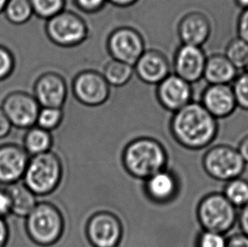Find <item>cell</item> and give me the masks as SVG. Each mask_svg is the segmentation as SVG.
<instances>
[{
	"label": "cell",
	"instance_id": "obj_1",
	"mask_svg": "<svg viewBox=\"0 0 248 247\" xmlns=\"http://www.w3.org/2000/svg\"><path fill=\"white\" fill-rule=\"evenodd\" d=\"M218 121L201 103L191 102L173 114L170 130L175 140L191 150L209 146L218 134Z\"/></svg>",
	"mask_w": 248,
	"mask_h": 247
},
{
	"label": "cell",
	"instance_id": "obj_2",
	"mask_svg": "<svg viewBox=\"0 0 248 247\" xmlns=\"http://www.w3.org/2000/svg\"><path fill=\"white\" fill-rule=\"evenodd\" d=\"M122 161L131 176L144 180L165 170L167 153L159 141L149 137L132 140L124 148Z\"/></svg>",
	"mask_w": 248,
	"mask_h": 247
},
{
	"label": "cell",
	"instance_id": "obj_3",
	"mask_svg": "<svg viewBox=\"0 0 248 247\" xmlns=\"http://www.w3.org/2000/svg\"><path fill=\"white\" fill-rule=\"evenodd\" d=\"M62 174L61 158L49 151L30 157L22 180L36 196H47L60 185Z\"/></svg>",
	"mask_w": 248,
	"mask_h": 247
},
{
	"label": "cell",
	"instance_id": "obj_4",
	"mask_svg": "<svg viewBox=\"0 0 248 247\" xmlns=\"http://www.w3.org/2000/svg\"><path fill=\"white\" fill-rule=\"evenodd\" d=\"M26 218L28 236L35 244L41 247L55 244L64 233V217L54 204L37 203Z\"/></svg>",
	"mask_w": 248,
	"mask_h": 247
},
{
	"label": "cell",
	"instance_id": "obj_5",
	"mask_svg": "<svg viewBox=\"0 0 248 247\" xmlns=\"http://www.w3.org/2000/svg\"><path fill=\"white\" fill-rule=\"evenodd\" d=\"M237 208L223 193L214 192L205 196L198 204L197 216L203 231L225 234L237 223Z\"/></svg>",
	"mask_w": 248,
	"mask_h": 247
},
{
	"label": "cell",
	"instance_id": "obj_6",
	"mask_svg": "<svg viewBox=\"0 0 248 247\" xmlns=\"http://www.w3.org/2000/svg\"><path fill=\"white\" fill-rule=\"evenodd\" d=\"M45 33L56 46L75 47L86 42L89 36V27L78 14L64 10L46 20Z\"/></svg>",
	"mask_w": 248,
	"mask_h": 247
},
{
	"label": "cell",
	"instance_id": "obj_7",
	"mask_svg": "<svg viewBox=\"0 0 248 247\" xmlns=\"http://www.w3.org/2000/svg\"><path fill=\"white\" fill-rule=\"evenodd\" d=\"M205 172L215 181H228L242 177L246 164L237 148L219 144L209 148L202 157Z\"/></svg>",
	"mask_w": 248,
	"mask_h": 247
},
{
	"label": "cell",
	"instance_id": "obj_8",
	"mask_svg": "<svg viewBox=\"0 0 248 247\" xmlns=\"http://www.w3.org/2000/svg\"><path fill=\"white\" fill-rule=\"evenodd\" d=\"M108 53L111 59L134 66L146 51L141 34L131 27H118L111 31L107 39Z\"/></svg>",
	"mask_w": 248,
	"mask_h": 247
},
{
	"label": "cell",
	"instance_id": "obj_9",
	"mask_svg": "<svg viewBox=\"0 0 248 247\" xmlns=\"http://www.w3.org/2000/svg\"><path fill=\"white\" fill-rule=\"evenodd\" d=\"M71 89L76 99L87 107L105 104L110 96V86L97 70H82L74 77Z\"/></svg>",
	"mask_w": 248,
	"mask_h": 247
},
{
	"label": "cell",
	"instance_id": "obj_10",
	"mask_svg": "<svg viewBox=\"0 0 248 247\" xmlns=\"http://www.w3.org/2000/svg\"><path fill=\"white\" fill-rule=\"evenodd\" d=\"M0 108L12 126L30 129L37 124L41 106L33 95L23 91H15L3 98Z\"/></svg>",
	"mask_w": 248,
	"mask_h": 247
},
{
	"label": "cell",
	"instance_id": "obj_11",
	"mask_svg": "<svg viewBox=\"0 0 248 247\" xmlns=\"http://www.w3.org/2000/svg\"><path fill=\"white\" fill-rule=\"evenodd\" d=\"M88 241L94 247H116L123 234L120 218L109 212H98L89 218L86 228Z\"/></svg>",
	"mask_w": 248,
	"mask_h": 247
},
{
	"label": "cell",
	"instance_id": "obj_12",
	"mask_svg": "<svg viewBox=\"0 0 248 247\" xmlns=\"http://www.w3.org/2000/svg\"><path fill=\"white\" fill-rule=\"evenodd\" d=\"M156 97L162 107L174 114L192 102L193 88L186 80L170 74L157 85Z\"/></svg>",
	"mask_w": 248,
	"mask_h": 247
},
{
	"label": "cell",
	"instance_id": "obj_13",
	"mask_svg": "<svg viewBox=\"0 0 248 247\" xmlns=\"http://www.w3.org/2000/svg\"><path fill=\"white\" fill-rule=\"evenodd\" d=\"M33 96L41 108H62L67 99V82L57 72H44L34 83Z\"/></svg>",
	"mask_w": 248,
	"mask_h": 247
},
{
	"label": "cell",
	"instance_id": "obj_14",
	"mask_svg": "<svg viewBox=\"0 0 248 247\" xmlns=\"http://www.w3.org/2000/svg\"><path fill=\"white\" fill-rule=\"evenodd\" d=\"M207 58L202 47L181 44L173 60L174 74L191 85L196 83L203 78Z\"/></svg>",
	"mask_w": 248,
	"mask_h": 247
},
{
	"label": "cell",
	"instance_id": "obj_15",
	"mask_svg": "<svg viewBox=\"0 0 248 247\" xmlns=\"http://www.w3.org/2000/svg\"><path fill=\"white\" fill-rule=\"evenodd\" d=\"M29 154L24 147L7 144L0 147V184H15L23 179L29 163Z\"/></svg>",
	"mask_w": 248,
	"mask_h": 247
},
{
	"label": "cell",
	"instance_id": "obj_16",
	"mask_svg": "<svg viewBox=\"0 0 248 247\" xmlns=\"http://www.w3.org/2000/svg\"><path fill=\"white\" fill-rule=\"evenodd\" d=\"M134 72L139 80L148 85H158L170 73V63L164 53L146 49L134 64Z\"/></svg>",
	"mask_w": 248,
	"mask_h": 247
},
{
	"label": "cell",
	"instance_id": "obj_17",
	"mask_svg": "<svg viewBox=\"0 0 248 247\" xmlns=\"http://www.w3.org/2000/svg\"><path fill=\"white\" fill-rule=\"evenodd\" d=\"M211 30L210 20L199 11L186 14L178 23V37L185 45L202 47L208 40Z\"/></svg>",
	"mask_w": 248,
	"mask_h": 247
},
{
	"label": "cell",
	"instance_id": "obj_18",
	"mask_svg": "<svg viewBox=\"0 0 248 247\" xmlns=\"http://www.w3.org/2000/svg\"><path fill=\"white\" fill-rule=\"evenodd\" d=\"M201 104L217 120L231 116L237 108L231 85H208L202 94Z\"/></svg>",
	"mask_w": 248,
	"mask_h": 247
},
{
	"label": "cell",
	"instance_id": "obj_19",
	"mask_svg": "<svg viewBox=\"0 0 248 247\" xmlns=\"http://www.w3.org/2000/svg\"><path fill=\"white\" fill-rule=\"evenodd\" d=\"M146 194L153 201L165 203L174 198L178 190V184L174 174L162 170L145 181Z\"/></svg>",
	"mask_w": 248,
	"mask_h": 247
},
{
	"label": "cell",
	"instance_id": "obj_20",
	"mask_svg": "<svg viewBox=\"0 0 248 247\" xmlns=\"http://www.w3.org/2000/svg\"><path fill=\"white\" fill-rule=\"evenodd\" d=\"M237 70L225 54H212L207 58L203 78L208 85H230L237 77Z\"/></svg>",
	"mask_w": 248,
	"mask_h": 247
},
{
	"label": "cell",
	"instance_id": "obj_21",
	"mask_svg": "<svg viewBox=\"0 0 248 247\" xmlns=\"http://www.w3.org/2000/svg\"><path fill=\"white\" fill-rule=\"evenodd\" d=\"M11 200V214L27 217L37 206V196L23 182L10 185L6 188Z\"/></svg>",
	"mask_w": 248,
	"mask_h": 247
},
{
	"label": "cell",
	"instance_id": "obj_22",
	"mask_svg": "<svg viewBox=\"0 0 248 247\" xmlns=\"http://www.w3.org/2000/svg\"><path fill=\"white\" fill-rule=\"evenodd\" d=\"M52 144L53 137L50 131L37 125L30 128L24 138V149L31 157L49 152Z\"/></svg>",
	"mask_w": 248,
	"mask_h": 247
},
{
	"label": "cell",
	"instance_id": "obj_23",
	"mask_svg": "<svg viewBox=\"0 0 248 247\" xmlns=\"http://www.w3.org/2000/svg\"><path fill=\"white\" fill-rule=\"evenodd\" d=\"M134 67L128 63L111 59L103 69L102 75L110 87H124L134 75Z\"/></svg>",
	"mask_w": 248,
	"mask_h": 247
},
{
	"label": "cell",
	"instance_id": "obj_24",
	"mask_svg": "<svg viewBox=\"0 0 248 247\" xmlns=\"http://www.w3.org/2000/svg\"><path fill=\"white\" fill-rule=\"evenodd\" d=\"M3 14L10 23L16 26L27 23L34 15L29 0H9Z\"/></svg>",
	"mask_w": 248,
	"mask_h": 247
},
{
	"label": "cell",
	"instance_id": "obj_25",
	"mask_svg": "<svg viewBox=\"0 0 248 247\" xmlns=\"http://www.w3.org/2000/svg\"><path fill=\"white\" fill-rule=\"evenodd\" d=\"M223 195L237 209L244 207L248 204V180L238 177L226 182Z\"/></svg>",
	"mask_w": 248,
	"mask_h": 247
},
{
	"label": "cell",
	"instance_id": "obj_26",
	"mask_svg": "<svg viewBox=\"0 0 248 247\" xmlns=\"http://www.w3.org/2000/svg\"><path fill=\"white\" fill-rule=\"evenodd\" d=\"M34 15L49 20L65 10L66 0H29Z\"/></svg>",
	"mask_w": 248,
	"mask_h": 247
},
{
	"label": "cell",
	"instance_id": "obj_27",
	"mask_svg": "<svg viewBox=\"0 0 248 247\" xmlns=\"http://www.w3.org/2000/svg\"><path fill=\"white\" fill-rule=\"evenodd\" d=\"M225 55L237 70L244 69L248 62V43L240 37L232 39L226 47Z\"/></svg>",
	"mask_w": 248,
	"mask_h": 247
},
{
	"label": "cell",
	"instance_id": "obj_28",
	"mask_svg": "<svg viewBox=\"0 0 248 247\" xmlns=\"http://www.w3.org/2000/svg\"><path fill=\"white\" fill-rule=\"evenodd\" d=\"M64 119V112L61 108H41L36 125L47 131L57 129Z\"/></svg>",
	"mask_w": 248,
	"mask_h": 247
},
{
	"label": "cell",
	"instance_id": "obj_29",
	"mask_svg": "<svg viewBox=\"0 0 248 247\" xmlns=\"http://www.w3.org/2000/svg\"><path fill=\"white\" fill-rule=\"evenodd\" d=\"M237 107L248 111V74L237 76L232 86Z\"/></svg>",
	"mask_w": 248,
	"mask_h": 247
},
{
	"label": "cell",
	"instance_id": "obj_30",
	"mask_svg": "<svg viewBox=\"0 0 248 247\" xmlns=\"http://www.w3.org/2000/svg\"><path fill=\"white\" fill-rule=\"evenodd\" d=\"M16 68V58L12 52L0 45V81L5 80L13 74Z\"/></svg>",
	"mask_w": 248,
	"mask_h": 247
},
{
	"label": "cell",
	"instance_id": "obj_31",
	"mask_svg": "<svg viewBox=\"0 0 248 247\" xmlns=\"http://www.w3.org/2000/svg\"><path fill=\"white\" fill-rule=\"evenodd\" d=\"M225 234L203 231L198 236L197 247H226Z\"/></svg>",
	"mask_w": 248,
	"mask_h": 247
},
{
	"label": "cell",
	"instance_id": "obj_32",
	"mask_svg": "<svg viewBox=\"0 0 248 247\" xmlns=\"http://www.w3.org/2000/svg\"><path fill=\"white\" fill-rule=\"evenodd\" d=\"M75 6L86 14H96L104 9L107 0H73Z\"/></svg>",
	"mask_w": 248,
	"mask_h": 247
},
{
	"label": "cell",
	"instance_id": "obj_33",
	"mask_svg": "<svg viewBox=\"0 0 248 247\" xmlns=\"http://www.w3.org/2000/svg\"><path fill=\"white\" fill-rule=\"evenodd\" d=\"M238 37L248 44V9L242 10L237 22Z\"/></svg>",
	"mask_w": 248,
	"mask_h": 247
},
{
	"label": "cell",
	"instance_id": "obj_34",
	"mask_svg": "<svg viewBox=\"0 0 248 247\" xmlns=\"http://www.w3.org/2000/svg\"><path fill=\"white\" fill-rule=\"evenodd\" d=\"M11 214V200L6 189H0V217Z\"/></svg>",
	"mask_w": 248,
	"mask_h": 247
},
{
	"label": "cell",
	"instance_id": "obj_35",
	"mask_svg": "<svg viewBox=\"0 0 248 247\" xmlns=\"http://www.w3.org/2000/svg\"><path fill=\"white\" fill-rule=\"evenodd\" d=\"M226 247H248V236L242 232L235 233L227 238Z\"/></svg>",
	"mask_w": 248,
	"mask_h": 247
},
{
	"label": "cell",
	"instance_id": "obj_36",
	"mask_svg": "<svg viewBox=\"0 0 248 247\" xmlns=\"http://www.w3.org/2000/svg\"><path fill=\"white\" fill-rule=\"evenodd\" d=\"M237 223L241 232L248 236V204L240 208L237 215Z\"/></svg>",
	"mask_w": 248,
	"mask_h": 247
},
{
	"label": "cell",
	"instance_id": "obj_37",
	"mask_svg": "<svg viewBox=\"0 0 248 247\" xmlns=\"http://www.w3.org/2000/svg\"><path fill=\"white\" fill-rule=\"evenodd\" d=\"M12 124L0 108V139L7 137L11 130Z\"/></svg>",
	"mask_w": 248,
	"mask_h": 247
},
{
	"label": "cell",
	"instance_id": "obj_38",
	"mask_svg": "<svg viewBox=\"0 0 248 247\" xmlns=\"http://www.w3.org/2000/svg\"><path fill=\"white\" fill-rule=\"evenodd\" d=\"M9 240V228L3 217H0V247L6 246Z\"/></svg>",
	"mask_w": 248,
	"mask_h": 247
},
{
	"label": "cell",
	"instance_id": "obj_39",
	"mask_svg": "<svg viewBox=\"0 0 248 247\" xmlns=\"http://www.w3.org/2000/svg\"><path fill=\"white\" fill-rule=\"evenodd\" d=\"M237 150L239 154H241L242 159L244 160L246 164H248V134L240 140Z\"/></svg>",
	"mask_w": 248,
	"mask_h": 247
},
{
	"label": "cell",
	"instance_id": "obj_40",
	"mask_svg": "<svg viewBox=\"0 0 248 247\" xmlns=\"http://www.w3.org/2000/svg\"><path fill=\"white\" fill-rule=\"evenodd\" d=\"M107 2L119 8H127L138 3V0H107Z\"/></svg>",
	"mask_w": 248,
	"mask_h": 247
},
{
	"label": "cell",
	"instance_id": "obj_41",
	"mask_svg": "<svg viewBox=\"0 0 248 247\" xmlns=\"http://www.w3.org/2000/svg\"><path fill=\"white\" fill-rule=\"evenodd\" d=\"M237 6L240 7L242 10H248V0H235Z\"/></svg>",
	"mask_w": 248,
	"mask_h": 247
},
{
	"label": "cell",
	"instance_id": "obj_42",
	"mask_svg": "<svg viewBox=\"0 0 248 247\" xmlns=\"http://www.w3.org/2000/svg\"><path fill=\"white\" fill-rule=\"evenodd\" d=\"M9 0H0V14H2Z\"/></svg>",
	"mask_w": 248,
	"mask_h": 247
},
{
	"label": "cell",
	"instance_id": "obj_43",
	"mask_svg": "<svg viewBox=\"0 0 248 247\" xmlns=\"http://www.w3.org/2000/svg\"><path fill=\"white\" fill-rule=\"evenodd\" d=\"M244 70H245L246 73L248 74V63H247V64H246V66H245V68H244Z\"/></svg>",
	"mask_w": 248,
	"mask_h": 247
}]
</instances>
